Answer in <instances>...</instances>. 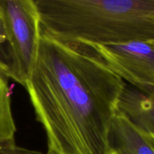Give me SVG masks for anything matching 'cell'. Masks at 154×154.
<instances>
[{"label": "cell", "instance_id": "5", "mask_svg": "<svg viewBox=\"0 0 154 154\" xmlns=\"http://www.w3.org/2000/svg\"><path fill=\"white\" fill-rule=\"evenodd\" d=\"M111 153L154 154V138L117 112L110 137Z\"/></svg>", "mask_w": 154, "mask_h": 154}, {"label": "cell", "instance_id": "1", "mask_svg": "<svg viewBox=\"0 0 154 154\" xmlns=\"http://www.w3.org/2000/svg\"><path fill=\"white\" fill-rule=\"evenodd\" d=\"M126 83L77 42L42 30L26 83L47 154H111V128Z\"/></svg>", "mask_w": 154, "mask_h": 154}, {"label": "cell", "instance_id": "8", "mask_svg": "<svg viewBox=\"0 0 154 154\" xmlns=\"http://www.w3.org/2000/svg\"><path fill=\"white\" fill-rule=\"evenodd\" d=\"M0 72L8 78H12V65L6 42L0 38Z\"/></svg>", "mask_w": 154, "mask_h": 154}, {"label": "cell", "instance_id": "10", "mask_svg": "<svg viewBox=\"0 0 154 154\" xmlns=\"http://www.w3.org/2000/svg\"><path fill=\"white\" fill-rule=\"evenodd\" d=\"M6 154H35L34 152L32 151H14L11 153H8Z\"/></svg>", "mask_w": 154, "mask_h": 154}, {"label": "cell", "instance_id": "3", "mask_svg": "<svg viewBox=\"0 0 154 154\" xmlns=\"http://www.w3.org/2000/svg\"><path fill=\"white\" fill-rule=\"evenodd\" d=\"M12 80L25 87L37 59L42 24L35 0H0Z\"/></svg>", "mask_w": 154, "mask_h": 154}, {"label": "cell", "instance_id": "6", "mask_svg": "<svg viewBox=\"0 0 154 154\" xmlns=\"http://www.w3.org/2000/svg\"><path fill=\"white\" fill-rule=\"evenodd\" d=\"M118 112L154 138V93L147 94L126 83L119 101Z\"/></svg>", "mask_w": 154, "mask_h": 154}, {"label": "cell", "instance_id": "7", "mask_svg": "<svg viewBox=\"0 0 154 154\" xmlns=\"http://www.w3.org/2000/svg\"><path fill=\"white\" fill-rule=\"evenodd\" d=\"M8 79L0 72V148L15 144L17 132L11 109Z\"/></svg>", "mask_w": 154, "mask_h": 154}, {"label": "cell", "instance_id": "9", "mask_svg": "<svg viewBox=\"0 0 154 154\" xmlns=\"http://www.w3.org/2000/svg\"><path fill=\"white\" fill-rule=\"evenodd\" d=\"M0 38L4 41L5 42H6L5 39V29H4V26H3V21H2V13L1 10H0ZM7 44V43H6Z\"/></svg>", "mask_w": 154, "mask_h": 154}, {"label": "cell", "instance_id": "11", "mask_svg": "<svg viewBox=\"0 0 154 154\" xmlns=\"http://www.w3.org/2000/svg\"><path fill=\"white\" fill-rule=\"evenodd\" d=\"M111 154H118V153H111Z\"/></svg>", "mask_w": 154, "mask_h": 154}, {"label": "cell", "instance_id": "2", "mask_svg": "<svg viewBox=\"0 0 154 154\" xmlns=\"http://www.w3.org/2000/svg\"><path fill=\"white\" fill-rule=\"evenodd\" d=\"M42 29L66 42H154V0H35Z\"/></svg>", "mask_w": 154, "mask_h": 154}, {"label": "cell", "instance_id": "12", "mask_svg": "<svg viewBox=\"0 0 154 154\" xmlns=\"http://www.w3.org/2000/svg\"><path fill=\"white\" fill-rule=\"evenodd\" d=\"M37 154H42V153H39V152H38Z\"/></svg>", "mask_w": 154, "mask_h": 154}, {"label": "cell", "instance_id": "4", "mask_svg": "<svg viewBox=\"0 0 154 154\" xmlns=\"http://www.w3.org/2000/svg\"><path fill=\"white\" fill-rule=\"evenodd\" d=\"M77 43L129 85L147 94L154 93V42Z\"/></svg>", "mask_w": 154, "mask_h": 154}]
</instances>
